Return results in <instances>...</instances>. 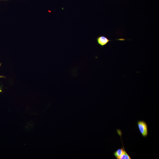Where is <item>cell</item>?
I'll use <instances>...</instances> for the list:
<instances>
[{
	"instance_id": "cell-1",
	"label": "cell",
	"mask_w": 159,
	"mask_h": 159,
	"mask_svg": "<svg viewBox=\"0 0 159 159\" xmlns=\"http://www.w3.org/2000/svg\"><path fill=\"white\" fill-rule=\"evenodd\" d=\"M137 125L139 130L144 137H146L148 135V125L143 120H139L137 122Z\"/></svg>"
},
{
	"instance_id": "cell-2",
	"label": "cell",
	"mask_w": 159,
	"mask_h": 159,
	"mask_svg": "<svg viewBox=\"0 0 159 159\" xmlns=\"http://www.w3.org/2000/svg\"><path fill=\"white\" fill-rule=\"evenodd\" d=\"M97 43L102 47H104L110 41L114 40L124 41L125 39L124 38H119L115 40H109L106 37L100 35L97 37L96 39Z\"/></svg>"
},
{
	"instance_id": "cell-3",
	"label": "cell",
	"mask_w": 159,
	"mask_h": 159,
	"mask_svg": "<svg viewBox=\"0 0 159 159\" xmlns=\"http://www.w3.org/2000/svg\"><path fill=\"white\" fill-rule=\"evenodd\" d=\"M126 151L124 148H120L118 149L117 150L115 151L113 153V155L115 157L116 159L122 154L125 152Z\"/></svg>"
},
{
	"instance_id": "cell-4",
	"label": "cell",
	"mask_w": 159,
	"mask_h": 159,
	"mask_svg": "<svg viewBox=\"0 0 159 159\" xmlns=\"http://www.w3.org/2000/svg\"><path fill=\"white\" fill-rule=\"evenodd\" d=\"M117 159H131V158L126 152L119 157Z\"/></svg>"
},
{
	"instance_id": "cell-5",
	"label": "cell",
	"mask_w": 159,
	"mask_h": 159,
	"mask_svg": "<svg viewBox=\"0 0 159 159\" xmlns=\"http://www.w3.org/2000/svg\"><path fill=\"white\" fill-rule=\"evenodd\" d=\"M1 63H0V67L1 66ZM0 78H6V77L3 76H1L0 75Z\"/></svg>"
}]
</instances>
